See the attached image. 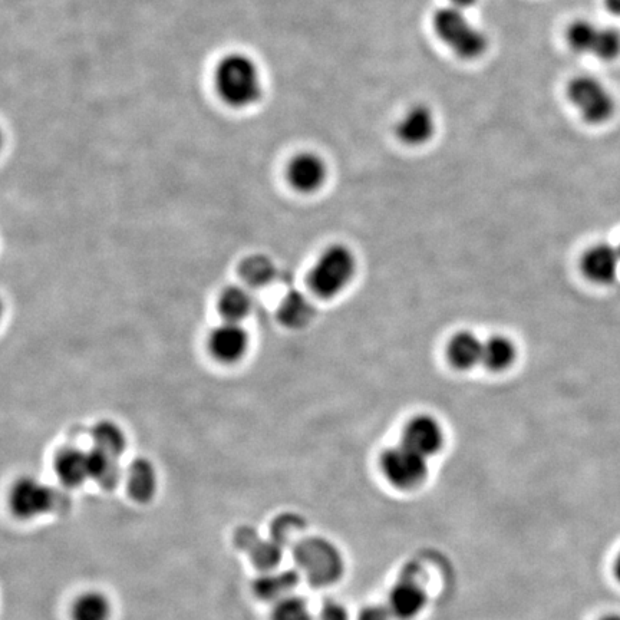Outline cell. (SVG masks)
Masks as SVG:
<instances>
[{"instance_id": "cell-9", "label": "cell", "mask_w": 620, "mask_h": 620, "mask_svg": "<svg viewBox=\"0 0 620 620\" xmlns=\"http://www.w3.org/2000/svg\"><path fill=\"white\" fill-rule=\"evenodd\" d=\"M209 348L217 361L233 364L246 354L249 348V335L240 323L226 322L211 332Z\"/></svg>"}, {"instance_id": "cell-19", "label": "cell", "mask_w": 620, "mask_h": 620, "mask_svg": "<svg viewBox=\"0 0 620 620\" xmlns=\"http://www.w3.org/2000/svg\"><path fill=\"white\" fill-rule=\"evenodd\" d=\"M313 313L315 309L310 300L302 293L292 292L280 305L279 318L289 328L296 329L308 325L310 319L313 318Z\"/></svg>"}, {"instance_id": "cell-21", "label": "cell", "mask_w": 620, "mask_h": 620, "mask_svg": "<svg viewBox=\"0 0 620 620\" xmlns=\"http://www.w3.org/2000/svg\"><path fill=\"white\" fill-rule=\"evenodd\" d=\"M252 305V298L242 288L226 289L219 299V310L226 322H242L252 310Z\"/></svg>"}, {"instance_id": "cell-27", "label": "cell", "mask_w": 620, "mask_h": 620, "mask_svg": "<svg viewBox=\"0 0 620 620\" xmlns=\"http://www.w3.org/2000/svg\"><path fill=\"white\" fill-rule=\"evenodd\" d=\"M273 620H315L306 605L305 600L300 598H289L280 600L277 603Z\"/></svg>"}, {"instance_id": "cell-10", "label": "cell", "mask_w": 620, "mask_h": 620, "mask_svg": "<svg viewBox=\"0 0 620 620\" xmlns=\"http://www.w3.org/2000/svg\"><path fill=\"white\" fill-rule=\"evenodd\" d=\"M326 166L321 157L312 153L296 155L289 164L290 184L302 193H312L321 189L326 178Z\"/></svg>"}, {"instance_id": "cell-32", "label": "cell", "mask_w": 620, "mask_h": 620, "mask_svg": "<svg viewBox=\"0 0 620 620\" xmlns=\"http://www.w3.org/2000/svg\"><path fill=\"white\" fill-rule=\"evenodd\" d=\"M605 5L610 13L620 16V0H605Z\"/></svg>"}, {"instance_id": "cell-3", "label": "cell", "mask_w": 620, "mask_h": 620, "mask_svg": "<svg viewBox=\"0 0 620 620\" xmlns=\"http://www.w3.org/2000/svg\"><path fill=\"white\" fill-rule=\"evenodd\" d=\"M296 563L312 585L328 586L344 572L341 554L323 539H306L295 550Z\"/></svg>"}, {"instance_id": "cell-13", "label": "cell", "mask_w": 620, "mask_h": 620, "mask_svg": "<svg viewBox=\"0 0 620 620\" xmlns=\"http://www.w3.org/2000/svg\"><path fill=\"white\" fill-rule=\"evenodd\" d=\"M240 549L247 550L259 569L272 570L282 559V546L275 540H262L256 530L243 527L236 536Z\"/></svg>"}, {"instance_id": "cell-18", "label": "cell", "mask_w": 620, "mask_h": 620, "mask_svg": "<svg viewBox=\"0 0 620 620\" xmlns=\"http://www.w3.org/2000/svg\"><path fill=\"white\" fill-rule=\"evenodd\" d=\"M299 582V575L296 572L269 573L260 577L256 582V593L262 599L283 600L289 598V593L295 589Z\"/></svg>"}, {"instance_id": "cell-33", "label": "cell", "mask_w": 620, "mask_h": 620, "mask_svg": "<svg viewBox=\"0 0 620 620\" xmlns=\"http://www.w3.org/2000/svg\"><path fill=\"white\" fill-rule=\"evenodd\" d=\"M615 576H616V579H618L620 582V554L618 556V559H616V562H615Z\"/></svg>"}, {"instance_id": "cell-25", "label": "cell", "mask_w": 620, "mask_h": 620, "mask_svg": "<svg viewBox=\"0 0 620 620\" xmlns=\"http://www.w3.org/2000/svg\"><path fill=\"white\" fill-rule=\"evenodd\" d=\"M110 603L100 593H85L75 602L74 620H108Z\"/></svg>"}, {"instance_id": "cell-11", "label": "cell", "mask_w": 620, "mask_h": 620, "mask_svg": "<svg viewBox=\"0 0 620 620\" xmlns=\"http://www.w3.org/2000/svg\"><path fill=\"white\" fill-rule=\"evenodd\" d=\"M443 440V430L437 421L430 417H418L405 428L402 444L427 458L440 450Z\"/></svg>"}, {"instance_id": "cell-22", "label": "cell", "mask_w": 620, "mask_h": 620, "mask_svg": "<svg viewBox=\"0 0 620 620\" xmlns=\"http://www.w3.org/2000/svg\"><path fill=\"white\" fill-rule=\"evenodd\" d=\"M89 470L91 478L101 484L102 487L112 488L120 481L121 471L118 458L102 453L100 450H92L88 453Z\"/></svg>"}, {"instance_id": "cell-12", "label": "cell", "mask_w": 620, "mask_h": 620, "mask_svg": "<svg viewBox=\"0 0 620 620\" xmlns=\"http://www.w3.org/2000/svg\"><path fill=\"white\" fill-rule=\"evenodd\" d=\"M435 133V117L427 105H415L399 120L397 134L402 143L421 145Z\"/></svg>"}, {"instance_id": "cell-24", "label": "cell", "mask_w": 620, "mask_h": 620, "mask_svg": "<svg viewBox=\"0 0 620 620\" xmlns=\"http://www.w3.org/2000/svg\"><path fill=\"white\" fill-rule=\"evenodd\" d=\"M92 440H94L95 450L118 458L124 453L125 438L120 428L111 422H101L92 432Z\"/></svg>"}, {"instance_id": "cell-14", "label": "cell", "mask_w": 620, "mask_h": 620, "mask_svg": "<svg viewBox=\"0 0 620 620\" xmlns=\"http://www.w3.org/2000/svg\"><path fill=\"white\" fill-rule=\"evenodd\" d=\"M620 250L608 244H599L586 253L583 270L589 279L598 283H610L618 276Z\"/></svg>"}, {"instance_id": "cell-16", "label": "cell", "mask_w": 620, "mask_h": 620, "mask_svg": "<svg viewBox=\"0 0 620 620\" xmlns=\"http://www.w3.org/2000/svg\"><path fill=\"white\" fill-rule=\"evenodd\" d=\"M56 476L68 487L81 486L91 477L88 454L69 448L62 451L55 461Z\"/></svg>"}, {"instance_id": "cell-35", "label": "cell", "mask_w": 620, "mask_h": 620, "mask_svg": "<svg viewBox=\"0 0 620 620\" xmlns=\"http://www.w3.org/2000/svg\"><path fill=\"white\" fill-rule=\"evenodd\" d=\"M619 250H620V247H619Z\"/></svg>"}, {"instance_id": "cell-8", "label": "cell", "mask_w": 620, "mask_h": 620, "mask_svg": "<svg viewBox=\"0 0 620 620\" xmlns=\"http://www.w3.org/2000/svg\"><path fill=\"white\" fill-rule=\"evenodd\" d=\"M54 504V493L32 478H22L12 488V509L23 519L39 516V514L51 510Z\"/></svg>"}, {"instance_id": "cell-26", "label": "cell", "mask_w": 620, "mask_h": 620, "mask_svg": "<svg viewBox=\"0 0 620 620\" xmlns=\"http://www.w3.org/2000/svg\"><path fill=\"white\" fill-rule=\"evenodd\" d=\"M240 273L249 285L263 286L275 275V266L263 256H252L240 267Z\"/></svg>"}, {"instance_id": "cell-30", "label": "cell", "mask_w": 620, "mask_h": 620, "mask_svg": "<svg viewBox=\"0 0 620 620\" xmlns=\"http://www.w3.org/2000/svg\"><path fill=\"white\" fill-rule=\"evenodd\" d=\"M392 613L382 606H369L359 616V620H391Z\"/></svg>"}, {"instance_id": "cell-17", "label": "cell", "mask_w": 620, "mask_h": 620, "mask_svg": "<svg viewBox=\"0 0 620 620\" xmlns=\"http://www.w3.org/2000/svg\"><path fill=\"white\" fill-rule=\"evenodd\" d=\"M484 342L474 333H458L451 341L448 355L457 368L470 369L478 362H483Z\"/></svg>"}, {"instance_id": "cell-7", "label": "cell", "mask_w": 620, "mask_h": 620, "mask_svg": "<svg viewBox=\"0 0 620 620\" xmlns=\"http://www.w3.org/2000/svg\"><path fill=\"white\" fill-rule=\"evenodd\" d=\"M381 465L389 483L404 490L420 486L427 477V458L404 444L382 455Z\"/></svg>"}, {"instance_id": "cell-4", "label": "cell", "mask_w": 620, "mask_h": 620, "mask_svg": "<svg viewBox=\"0 0 620 620\" xmlns=\"http://www.w3.org/2000/svg\"><path fill=\"white\" fill-rule=\"evenodd\" d=\"M355 272L352 253L342 246L331 247L310 272V288L322 298H332L345 289Z\"/></svg>"}, {"instance_id": "cell-15", "label": "cell", "mask_w": 620, "mask_h": 620, "mask_svg": "<svg viewBox=\"0 0 620 620\" xmlns=\"http://www.w3.org/2000/svg\"><path fill=\"white\" fill-rule=\"evenodd\" d=\"M427 595L420 585L411 580L398 583L389 595L388 609L395 618L408 620L415 618L424 609Z\"/></svg>"}, {"instance_id": "cell-2", "label": "cell", "mask_w": 620, "mask_h": 620, "mask_svg": "<svg viewBox=\"0 0 620 620\" xmlns=\"http://www.w3.org/2000/svg\"><path fill=\"white\" fill-rule=\"evenodd\" d=\"M435 34L455 55L463 59H477L488 48L486 34L468 21L464 11L453 6L438 9L432 18Z\"/></svg>"}, {"instance_id": "cell-5", "label": "cell", "mask_w": 620, "mask_h": 620, "mask_svg": "<svg viewBox=\"0 0 620 620\" xmlns=\"http://www.w3.org/2000/svg\"><path fill=\"white\" fill-rule=\"evenodd\" d=\"M569 100L589 124H602L615 112V100L599 79L582 75L572 79L567 88Z\"/></svg>"}, {"instance_id": "cell-20", "label": "cell", "mask_w": 620, "mask_h": 620, "mask_svg": "<svg viewBox=\"0 0 620 620\" xmlns=\"http://www.w3.org/2000/svg\"><path fill=\"white\" fill-rule=\"evenodd\" d=\"M157 478L153 465L145 460H137L128 471V491L135 500L148 501L153 497Z\"/></svg>"}, {"instance_id": "cell-28", "label": "cell", "mask_w": 620, "mask_h": 620, "mask_svg": "<svg viewBox=\"0 0 620 620\" xmlns=\"http://www.w3.org/2000/svg\"><path fill=\"white\" fill-rule=\"evenodd\" d=\"M303 520L296 516H283L275 521L273 524V540L276 543L282 544L290 543L295 539L296 534H299L303 530Z\"/></svg>"}, {"instance_id": "cell-29", "label": "cell", "mask_w": 620, "mask_h": 620, "mask_svg": "<svg viewBox=\"0 0 620 620\" xmlns=\"http://www.w3.org/2000/svg\"><path fill=\"white\" fill-rule=\"evenodd\" d=\"M319 620H349V616L344 606L336 602H326L321 610Z\"/></svg>"}, {"instance_id": "cell-23", "label": "cell", "mask_w": 620, "mask_h": 620, "mask_svg": "<svg viewBox=\"0 0 620 620\" xmlns=\"http://www.w3.org/2000/svg\"><path fill=\"white\" fill-rule=\"evenodd\" d=\"M516 358V349L509 339L503 336L484 342L483 364L491 371H503Z\"/></svg>"}, {"instance_id": "cell-31", "label": "cell", "mask_w": 620, "mask_h": 620, "mask_svg": "<svg viewBox=\"0 0 620 620\" xmlns=\"http://www.w3.org/2000/svg\"><path fill=\"white\" fill-rule=\"evenodd\" d=\"M451 6L455 9H460V11H465V9L473 8L476 5L477 0H450Z\"/></svg>"}, {"instance_id": "cell-1", "label": "cell", "mask_w": 620, "mask_h": 620, "mask_svg": "<svg viewBox=\"0 0 620 620\" xmlns=\"http://www.w3.org/2000/svg\"><path fill=\"white\" fill-rule=\"evenodd\" d=\"M220 98L234 108L255 105L262 97V78L253 59L243 54L224 56L214 74Z\"/></svg>"}, {"instance_id": "cell-34", "label": "cell", "mask_w": 620, "mask_h": 620, "mask_svg": "<svg viewBox=\"0 0 620 620\" xmlns=\"http://www.w3.org/2000/svg\"><path fill=\"white\" fill-rule=\"evenodd\" d=\"M602 620H620V615H609V616H606V618H603Z\"/></svg>"}, {"instance_id": "cell-6", "label": "cell", "mask_w": 620, "mask_h": 620, "mask_svg": "<svg viewBox=\"0 0 620 620\" xmlns=\"http://www.w3.org/2000/svg\"><path fill=\"white\" fill-rule=\"evenodd\" d=\"M567 42L577 54H589L612 61L620 55V34L616 29L580 19L567 29Z\"/></svg>"}]
</instances>
